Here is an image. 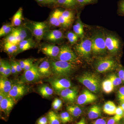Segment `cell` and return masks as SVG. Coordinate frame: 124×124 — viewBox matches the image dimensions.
Segmentation results:
<instances>
[{"label": "cell", "instance_id": "cell-7", "mask_svg": "<svg viewBox=\"0 0 124 124\" xmlns=\"http://www.w3.org/2000/svg\"><path fill=\"white\" fill-rule=\"evenodd\" d=\"M105 43L107 49L112 54H116L120 50L121 42L118 37L111 34L105 35Z\"/></svg>", "mask_w": 124, "mask_h": 124}, {"label": "cell", "instance_id": "cell-51", "mask_svg": "<svg viewBox=\"0 0 124 124\" xmlns=\"http://www.w3.org/2000/svg\"><path fill=\"white\" fill-rule=\"evenodd\" d=\"M10 65H11V73L15 74L16 73H17L16 68L15 65L14 61H11V62H10Z\"/></svg>", "mask_w": 124, "mask_h": 124}, {"label": "cell", "instance_id": "cell-49", "mask_svg": "<svg viewBox=\"0 0 124 124\" xmlns=\"http://www.w3.org/2000/svg\"><path fill=\"white\" fill-rule=\"evenodd\" d=\"M93 124H107L106 120L103 118H99L93 122Z\"/></svg>", "mask_w": 124, "mask_h": 124}, {"label": "cell", "instance_id": "cell-50", "mask_svg": "<svg viewBox=\"0 0 124 124\" xmlns=\"http://www.w3.org/2000/svg\"><path fill=\"white\" fill-rule=\"evenodd\" d=\"M14 62L16 68V70H17V72L19 73V72H21L22 71L23 69H22L21 67H20L19 62H17V61H14Z\"/></svg>", "mask_w": 124, "mask_h": 124}, {"label": "cell", "instance_id": "cell-17", "mask_svg": "<svg viewBox=\"0 0 124 124\" xmlns=\"http://www.w3.org/2000/svg\"><path fill=\"white\" fill-rule=\"evenodd\" d=\"M37 67L38 71L41 76H49L53 73L50 63L48 60L43 61Z\"/></svg>", "mask_w": 124, "mask_h": 124}, {"label": "cell", "instance_id": "cell-61", "mask_svg": "<svg viewBox=\"0 0 124 124\" xmlns=\"http://www.w3.org/2000/svg\"></svg>", "mask_w": 124, "mask_h": 124}, {"label": "cell", "instance_id": "cell-2", "mask_svg": "<svg viewBox=\"0 0 124 124\" xmlns=\"http://www.w3.org/2000/svg\"><path fill=\"white\" fill-rule=\"evenodd\" d=\"M50 64L53 73L59 77L68 75L75 68V64L73 63L61 60L52 61Z\"/></svg>", "mask_w": 124, "mask_h": 124}, {"label": "cell", "instance_id": "cell-9", "mask_svg": "<svg viewBox=\"0 0 124 124\" xmlns=\"http://www.w3.org/2000/svg\"><path fill=\"white\" fill-rule=\"evenodd\" d=\"M41 76L38 71V67L33 65L29 70L24 71L23 80L26 82H34L39 79Z\"/></svg>", "mask_w": 124, "mask_h": 124}, {"label": "cell", "instance_id": "cell-39", "mask_svg": "<svg viewBox=\"0 0 124 124\" xmlns=\"http://www.w3.org/2000/svg\"><path fill=\"white\" fill-rule=\"evenodd\" d=\"M62 105V100L56 98L52 103V106L54 110H58L61 108Z\"/></svg>", "mask_w": 124, "mask_h": 124}, {"label": "cell", "instance_id": "cell-38", "mask_svg": "<svg viewBox=\"0 0 124 124\" xmlns=\"http://www.w3.org/2000/svg\"><path fill=\"white\" fill-rule=\"evenodd\" d=\"M5 42H9L11 44L16 45H19V43L15 36L11 32L5 38Z\"/></svg>", "mask_w": 124, "mask_h": 124}, {"label": "cell", "instance_id": "cell-53", "mask_svg": "<svg viewBox=\"0 0 124 124\" xmlns=\"http://www.w3.org/2000/svg\"><path fill=\"white\" fill-rule=\"evenodd\" d=\"M28 59H24V60H20L19 61V64H20V67L23 70H24V67H25L26 64L27 62L28 61Z\"/></svg>", "mask_w": 124, "mask_h": 124}, {"label": "cell", "instance_id": "cell-19", "mask_svg": "<svg viewBox=\"0 0 124 124\" xmlns=\"http://www.w3.org/2000/svg\"><path fill=\"white\" fill-rule=\"evenodd\" d=\"M35 41L32 38L23 40L19 44L18 50L17 54L30 49L35 47Z\"/></svg>", "mask_w": 124, "mask_h": 124}, {"label": "cell", "instance_id": "cell-29", "mask_svg": "<svg viewBox=\"0 0 124 124\" xmlns=\"http://www.w3.org/2000/svg\"><path fill=\"white\" fill-rule=\"evenodd\" d=\"M38 91L42 97L45 98L49 97L53 93V90L46 85H42L39 87Z\"/></svg>", "mask_w": 124, "mask_h": 124}, {"label": "cell", "instance_id": "cell-54", "mask_svg": "<svg viewBox=\"0 0 124 124\" xmlns=\"http://www.w3.org/2000/svg\"><path fill=\"white\" fill-rule=\"evenodd\" d=\"M8 95L2 91H0V102Z\"/></svg>", "mask_w": 124, "mask_h": 124}, {"label": "cell", "instance_id": "cell-15", "mask_svg": "<svg viewBox=\"0 0 124 124\" xmlns=\"http://www.w3.org/2000/svg\"><path fill=\"white\" fill-rule=\"evenodd\" d=\"M60 95L65 101L70 102H74L77 97L78 91L76 89L68 88L60 92Z\"/></svg>", "mask_w": 124, "mask_h": 124}, {"label": "cell", "instance_id": "cell-12", "mask_svg": "<svg viewBox=\"0 0 124 124\" xmlns=\"http://www.w3.org/2000/svg\"><path fill=\"white\" fill-rule=\"evenodd\" d=\"M27 91V88L22 84H13L12 89L8 94L9 96L16 99L22 97Z\"/></svg>", "mask_w": 124, "mask_h": 124}, {"label": "cell", "instance_id": "cell-32", "mask_svg": "<svg viewBox=\"0 0 124 124\" xmlns=\"http://www.w3.org/2000/svg\"><path fill=\"white\" fill-rule=\"evenodd\" d=\"M72 10L66 9L63 11H62V15L65 19L70 22H72L74 19V14Z\"/></svg>", "mask_w": 124, "mask_h": 124}, {"label": "cell", "instance_id": "cell-23", "mask_svg": "<svg viewBox=\"0 0 124 124\" xmlns=\"http://www.w3.org/2000/svg\"><path fill=\"white\" fill-rule=\"evenodd\" d=\"M73 32L78 37L82 38L84 37V25L79 17L78 18L76 23L73 27Z\"/></svg>", "mask_w": 124, "mask_h": 124}, {"label": "cell", "instance_id": "cell-20", "mask_svg": "<svg viewBox=\"0 0 124 124\" xmlns=\"http://www.w3.org/2000/svg\"><path fill=\"white\" fill-rule=\"evenodd\" d=\"M55 4L67 9L72 10L79 7L76 0H58Z\"/></svg>", "mask_w": 124, "mask_h": 124}, {"label": "cell", "instance_id": "cell-31", "mask_svg": "<svg viewBox=\"0 0 124 124\" xmlns=\"http://www.w3.org/2000/svg\"><path fill=\"white\" fill-rule=\"evenodd\" d=\"M47 118L49 124H60V116L53 111L49 112Z\"/></svg>", "mask_w": 124, "mask_h": 124}, {"label": "cell", "instance_id": "cell-14", "mask_svg": "<svg viewBox=\"0 0 124 124\" xmlns=\"http://www.w3.org/2000/svg\"><path fill=\"white\" fill-rule=\"evenodd\" d=\"M15 104V99L8 95L0 102V110L6 115H8L10 113Z\"/></svg>", "mask_w": 124, "mask_h": 124}, {"label": "cell", "instance_id": "cell-35", "mask_svg": "<svg viewBox=\"0 0 124 124\" xmlns=\"http://www.w3.org/2000/svg\"><path fill=\"white\" fill-rule=\"evenodd\" d=\"M108 77V79L112 81L114 86L119 85L122 83V80L118 76L115 74H111Z\"/></svg>", "mask_w": 124, "mask_h": 124}, {"label": "cell", "instance_id": "cell-55", "mask_svg": "<svg viewBox=\"0 0 124 124\" xmlns=\"http://www.w3.org/2000/svg\"><path fill=\"white\" fill-rule=\"evenodd\" d=\"M58 0H45V1L44 2V4H56Z\"/></svg>", "mask_w": 124, "mask_h": 124}, {"label": "cell", "instance_id": "cell-43", "mask_svg": "<svg viewBox=\"0 0 124 124\" xmlns=\"http://www.w3.org/2000/svg\"><path fill=\"white\" fill-rule=\"evenodd\" d=\"M14 26L11 24H10L7 27L4 31H3L1 33H0V37L8 35L9 33H11L14 28Z\"/></svg>", "mask_w": 124, "mask_h": 124}, {"label": "cell", "instance_id": "cell-10", "mask_svg": "<svg viewBox=\"0 0 124 124\" xmlns=\"http://www.w3.org/2000/svg\"><path fill=\"white\" fill-rule=\"evenodd\" d=\"M50 83L54 89L57 92H60L71 86L70 81L66 78L54 79L51 80Z\"/></svg>", "mask_w": 124, "mask_h": 124}, {"label": "cell", "instance_id": "cell-30", "mask_svg": "<svg viewBox=\"0 0 124 124\" xmlns=\"http://www.w3.org/2000/svg\"><path fill=\"white\" fill-rule=\"evenodd\" d=\"M102 88L104 93L109 94L113 91L114 86L109 79L104 80L102 83Z\"/></svg>", "mask_w": 124, "mask_h": 124}, {"label": "cell", "instance_id": "cell-41", "mask_svg": "<svg viewBox=\"0 0 124 124\" xmlns=\"http://www.w3.org/2000/svg\"><path fill=\"white\" fill-rule=\"evenodd\" d=\"M11 73V67L10 63L8 62H6V66L4 71L3 73L1 74L2 76L7 77L10 75Z\"/></svg>", "mask_w": 124, "mask_h": 124}, {"label": "cell", "instance_id": "cell-28", "mask_svg": "<svg viewBox=\"0 0 124 124\" xmlns=\"http://www.w3.org/2000/svg\"><path fill=\"white\" fill-rule=\"evenodd\" d=\"M67 110L70 115L75 117L80 116L82 112V109L77 105L68 106L67 107Z\"/></svg>", "mask_w": 124, "mask_h": 124}, {"label": "cell", "instance_id": "cell-24", "mask_svg": "<svg viewBox=\"0 0 124 124\" xmlns=\"http://www.w3.org/2000/svg\"><path fill=\"white\" fill-rule=\"evenodd\" d=\"M101 115V110L100 107L94 105L89 109L88 112L89 118L90 119H94L100 117Z\"/></svg>", "mask_w": 124, "mask_h": 124}, {"label": "cell", "instance_id": "cell-18", "mask_svg": "<svg viewBox=\"0 0 124 124\" xmlns=\"http://www.w3.org/2000/svg\"><path fill=\"white\" fill-rule=\"evenodd\" d=\"M27 29L26 27H18L13 28L11 33L15 36L19 42L26 39L28 36Z\"/></svg>", "mask_w": 124, "mask_h": 124}, {"label": "cell", "instance_id": "cell-33", "mask_svg": "<svg viewBox=\"0 0 124 124\" xmlns=\"http://www.w3.org/2000/svg\"><path fill=\"white\" fill-rule=\"evenodd\" d=\"M67 39L69 41L71 44H74L77 42L78 38V36L74 32L69 31L67 33Z\"/></svg>", "mask_w": 124, "mask_h": 124}, {"label": "cell", "instance_id": "cell-13", "mask_svg": "<svg viewBox=\"0 0 124 124\" xmlns=\"http://www.w3.org/2000/svg\"><path fill=\"white\" fill-rule=\"evenodd\" d=\"M63 33L59 30H48L46 31L43 38L51 42H57L63 39Z\"/></svg>", "mask_w": 124, "mask_h": 124}, {"label": "cell", "instance_id": "cell-47", "mask_svg": "<svg viewBox=\"0 0 124 124\" xmlns=\"http://www.w3.org/2000/svg\"><path fill=\"white\" fill-rule=\"evenodd\" d=\"M33 62L32 60L31 59H28V61L27 62L26 64L25 67H24V70L26 71L29 70L33 66Z\"/></svg>", "mask_w": 124, "mask_h": 124}, {"label": "cell", "instance_id": "cell-21", "mask_svg": "<svg viewBox=\"0 0 124 124\" xmlns=\"http://www.w3.org/2000/svg\"><path fill=\"white\" fill-rule=\"evenodd\" d=\"M13 84L11 81L7 79V77H0V91H2L7 95H8L11 90Z\"/></svg>", "mask_w": 124, "mask_h": 124}, {"label": "cell", "instance_id": "cell-46", "mask_svg": "<svg viewBox=\"0 0 124 124\" xmlns=\"http://www.w3.org/2000/svg\"><path fill=\"white\" fill-rule=\"evenodd\" d=\"M119 121L117 119V118L115 116L108 119L107 124H115L117 122H119Z\"/></svg>", "mask_w": 124, "mask_h": 124}, {"label": "cell", "instance_id": "cell-57", "mask_svg": "<svg viewBox=\"0 0 124 124\" xmlns=\"http://www.w3.org/2000/svg\"><path fill=\"white\" fill-rule=\"evenodd\" d=\"M75 124H86L84 118H82L79 122Z\"/></svg>", "mask_w": 124, "mask_h": 124}, {"label": "cell", "instance_id": "cell-40", "mask_svg": "<svg viewBox=\"0 0 124 124\" xmlns=\"http://www.w3.org/2000/svg\"><path fill=\"white\" fill-rule=\"evenodd\" d=\"M124 110L122 107L121 106H119L117 107L116 114L115 115L116 117L117 118V119L120 121L124 116Z\"/></svg>", "mask_w": 124, "mask_h": 124}, {"label": "cell", "instance_id": "cell-59", "mask_svg": "<svg viewBox=\"0 0 124 124\" xmlns=\"http://www.w3.org/2000/svg\"><path fill=\"white\" fill-rule=\"evenodd\" d=\"M121 105L120 106L122 107V108L124 109V102H120Z\"/></svg>", "mask_w": 124, "mask_h": 124}, {"label": "cell", "instance_id": "cell-36", "mask_svg": "<svg viewBox=\"0 0 124 124\" xmlns=\"http://www.w3.org/2000/svg\"><path fill=\"white\" fill-rule=\"evenodd\" d=\"M79 7H82L87 5L96 4L98 0H76Z\"/></svg>", "mask_w": 124, "mask_h": 124}, {"label": "cell", "instance_id": "cell-1", "mask_svg": "<svg viewBox=\"0 0 124 124\" xmlns=\"http://www.w3.org/2000/svg\"><path fill=\"white\" fill-rule=\"evenodd\" d=\"M78 81L91 92L97 93L100 88V78L94 73L86 72L78 77Z\"/></svg>", "mask_w": 124, "mask_h": 124}, {"label": "cell", "instance_id": "cell-3", "mask_svg": "<svg viewBox=\"0 0 124 124\" xmlns=\"http://www.w3.org/2000/svg\"><path fill=\"white\" fill-rule=\"evenodd\" d=\"M92 50L93 53L95 54H104L107 50L105 43V35L100 31L94 33L91 38Z\"/></svg>", "mask_w": 124, "mask_h": 124}, {"label": "cell", "instance_id": "cell-56", "mask_svg": "<svg viewBox=\"0 0 124 124\" xmlns=\"http://www.w3.org/2000/svg\"><path fill=\"white\" fill-rule=\"evenodd\" d=\"M9 24V23H7V24H4L3 26L1 27V28L0 29V33L2 32L3 31H4V30L6 29V28L8 26L9 24Z\"/></svg>", "mask_w": 124, "mask_h": 124}, {"label": "cell", "instance_id": "cell-37", "mask_svg": "<svg viewBox=\"0 0 124 124\" xmlns=\"http://www.w3.org/2000/svg\"><path fill=\"white\" fill-rule=\"evenodd\" d=\"M62 12L60 14L59 16V21L60 24H61V27H62L64 28H68L70 26L71 23L69 22V21L65 19L63 16H62Z\"/></svg>", "mask_w": 124, "mask_h": 124}, {"label": "cell", "instance_id": "cell-26", "mask_svg": "<svg viewBox=\"0 0 124 124\" xmlns=\"http://www.w3.org/2000/svg\"><path fill=\"white\" fill-rule=\"evenodd\" d=\"M23 11L22 8L20 7L14 15L11 23V24L14 26L19 27L21 24L22 20Z\"/></svg>", "mask_w": 124, "mask_h": 124}, {"label": "cell", "instance_id": "cell-4", "mask_svg": "<svg viewBox=\"0 0 124 124\" xmlns=\"http://www.w3.org/2000/svg\"><path fill=\"white\" fill-rule=\"evenodd\" d=\"M25 27L31 31L37 40L40 41L43 38L48 26L45 22H31L26 24Z\"/></svg>", "mask_w": 124, "mask_h": 124}, {"label": "cell", "instance_id": "cell-45", "mask_svg": "<svg viewBox=\"0 0 124 124\" xmlns=\"http://www.w3.org/2000/svg\"><path fill=\"white\" fill-rule=\"evenodd\" d=\"M6 66V62L0 59V73L2 74L4 71Z\"/></svg>", "mask_w": 124, "mask_h": 124}, {"label": "cell", "instance_id": "cell-58", "mask_svg": "<svg viewBox=\"0 0 124 124\" xmlns=\"http://www.w3.org/2000/svg\"><path fill=\"white\" fill-rule=\"evenodd\" d=\"M36 1L39 2H42V3H44L45 0H36Z\"/></svg>", "mask_w": 124, "mask_h": 124}, {"label": "cell", "instance_id": "cell-16", "mask_svg": "<svg viewBox=\"0 0 124 124\" xmlns=\"http://www.w3.org/2000/svg\"><path fill=\"white\" fill-rule=\"evenodd\" d=\"M41 50L43 54L51 57H57L60 51V48L54 45H46L42 46Z\"/></svg>", "mask_w": 124, "mask_h": 124}, {"label": "cell", "instance_id": "cell-8", "mask_svg": "<svg viewBox=\"0 0 124 124\" xmlns=\"http://www.w3.org/2000/svg\"><path fill=\"white\" fill-rule=\"evenodd\" d=\"M116 66V62L114 59L105 58L100 59L97 62L96 69L98 72L105 73L114 70Z\"/></svg>", "mask_w": 124, "mask_h": 124}, {"label": "cell", "instance_id": "cell-27", "mask_svg": "<svg viewBox=\"0 0 124 124\" xmlns=\"http://www.w3.org/2000/svg\"><path fill=\"white\" fill-rule=\"evenodd\" d=\"M18 45L11 44L8 42H5L4 49L7 53L10 55L17 53L18 50Z\"/></svg>", "mask_w": 124, "mask_h": 124}, {"label": "cell", "instance_id": "cell-11", "mask_svg": "<svg viewBox=\"0 0 124 124\" xmlns=\"http://www.w3.org/2000/svg\"><path fill=\"white\" fill-rule=\"evenodd\" d=\"M97 99V96L91 93V91L85 90L78 98L77 102L80 105H84L93 102Z\"/></svg>", "mask_w": 124, "mask_h": 124}, {"label": "cell", "instance_id": "cell-48", "mask_svg": "<svg viewBox=\"0 0 124 124\" xmlns=\"http://www.w3.org/2000/svg\"><path fill=\"white\" fill-rule=\"evenodd\" d=\"M48 118L46 117H42L37 121V124H48Z\"/></svg>", "mask_w": 124, "mask_h": 124}, {"label": "cell", "instance_id": "cell-6", "mask_svg": "<svg viewBox=\"0 0 124 124\" xmlns=\"http://www.w3.org/2000/svg\"><path fill=\"white\" fill-rule=\"evenodd\" d=\"M75 49L80 57L88 58L91 55L92 50L91 39H83L75 46Z\"/></svg>", "mask_w": 124, "mask_h": 124}, {"label": "cell", "instance_id": "cell-22", "mask_svg": "<svg viewBox=\"0 0 124 124\" xmlns=\"http://www.w3.org/2000/svg\"><path fill=\"white\" fill-rule=\"evenodd\" d=\"M62 11L59 9H57L51 14L50 16L49 21L51 25L55 27H61L59 17Z\"/></svg>", "mask_w": 124, "mask_h": 124}, {"label": "cell", "instance_id": "cell-44", "mask_svg": "<svg viewBox=\"0 0 124 124\" xmlns=\"http://www.w3.org/2000/svg\"><path fill=\"white\" fill-rule=\"evenodd\" d=\"M117 97L120 102H124V86L121 87L119 89Z\"/></svg>", "mask_w": 124, "mask_h": 124}, {"label": "cell", "instance_id": "cell-5", "mask_svg": "<svg viewBox=\"0 0 124 124\" xmlns=\"http://www.w3.org/2000/svg\"><path fill=\"white\" fill-rule=\"evenodd\" d=\"M58 60L72 63L75 64L78 63L80 61L76 54L69 46L66 45L62 46L60 48Z\"/></svg>", "mask_w": 124, "mask_h": 124}, {"label": "cell", "instance_id": "cell-60", "mask_svg": "<svg viewBox=\"0 0 124 124\" xmlns=\"http://www.w3.org/2000/svg\"><path fill=\"white\" fill-rule=\"evenodd\" d=\"M120 124V123H118V122H117V123H116V124Z\"/></svg>", "mask_w": 124, "mask_h": 124}, {"label": "cell", "instance_id": "cell-34", "mask_svg": "<svg viewBox=\"0 0 124 124\" xmlns=\"http://www.w3.org/2000/svg\"><path fill=\"white\" fill-rule=\"evenodd\" d=\"M70 114L68 112H64L61 113L60 116V121L63 124H66L68 122L71 121Z\"/></svg>", "mask_w": 124, "mask_h": 124}, {"label": "cell", "instance_id": "cell-52", "mask_svg": "<svg viewBox=\"0 0 124 124\" xmlns=\"http://www.w3.org/2000/svg\"><path fill=\"white\" fill-rule=\"evenodd\" d=\"M118 76L120 78L122 82L124 83V69H120L118 72Z\"/></svg>", "mask_w": 124, "mask_h": 124}, {"label": "cell", "instance_id": "cell-25", "mask_svg": "<svg viewBox=\"0 0 124 124\" xmlns=\"http://www.w3.org/2000/svg\"><path fill=\"white\" fill-rule=\"evenodd\" d=\"M117 107L113 102L109 101L104 104L103 107V111L104 113L109 115H113L116 114Z\"/></svg>", "mask_w": 124, "mask_h": 124}, {"label": "cell", "instance_id": "cell-42", "mask_svg": "<svg viewBox=\"0 0 124 124\" xmlns=\"http://www.w3.org/2000/svg\"><path fill=\"white\" fill-rule=\"evenodd\" d=\"M117 12L120 15L124 16V0H120L118 2Z\"/></svg>", "mask_w": 124, "mask_h": 124}]
</instances>
